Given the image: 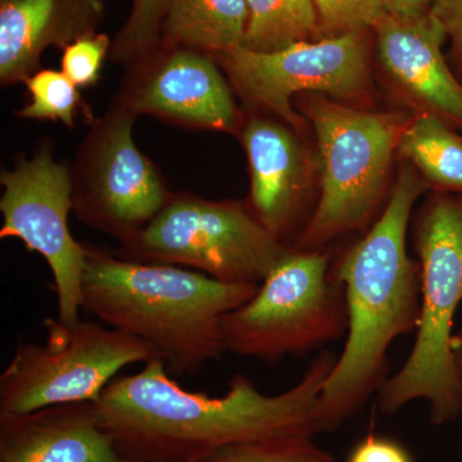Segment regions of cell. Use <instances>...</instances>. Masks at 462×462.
Returning a JSON list of instances; mask_svg holds the SVG:
<instances>
[{"instance_id":"1","label":"cell","mask_w":462,"mask_h":462,"mask_svg":"<svg viewBox=\"0 0 462 462\" xmlns=\"http://www.w3.org/2000/svg\"><path fill=\"white\" fill-rule=\"evenodd\" d=\"M337 358L320 352L294 387L275 396L236 374L221 397L182 388L165 361L154 360L112 380L94 411L127 460L199 462L240 443L315 436L316 407Z\"/></svg>"},{"instance_id":"2","label":"cell","mask_w":462,"mask_h":462,"mask_svg":"<svg viewBox=\"0 0 462 462\" xmlns=\"http://www.w3.org/2000/svg\"><path fill=\"white\" fill-rule=\"evenodd\" d=\"M430 185L402 162L375 224L345 249L331 270L346 291L348 330L315 411V431L338 430L389 378L388 351L416 331L420 316V264L407 252L413 206Z\"/></svg>"},{"instance_id":"3","label":"cell","mask_w":462,"mask_h":462,"mask_svg":"<svg viewBox=\"0 0 462 462\" xmlns=\"http://www.w3.org/2000/svg\"><path fill=\"white\" fill-rule=\"evenodd\" d=\"M258 287L88 248L83 310L153 346L170 373L190 375L226 352L224 316L251 300Z\"/></svg>"},{"instance_id":"4","label":"cell","mask_w":462,"mask_h":462,"mask_svg":"<svg viewBox=\"0 0 462 462\" xmlns=\"http://www.w3.org/2000/svg\"><path fill=\"white\" fill-rule=\"evenodd\" d=\"M297 100L315 134L319 197L293 248H327L342 236L366 233L384 211L398 143L413 115L402 108L372 111L322 94Z\"/></svg>"},{"instance_id":"5","label":"cell","mask_w":462,"mask_h":462,"mask_svg":"<svg viewBox=\"0 0 462 462\" xmlns=\"http://www.w3.org/2000/svg\"><path fill=\"white\" fill-rule=\"evenodd\" d=\"M416 216L413 245L421 276L416 339L376 401L387 415L413 401H427L431 424L445 425L462 416V374L452 352L455 315L462 302V197L434 191Z\"/></svg>"},{"instance_id":"6","label":"cell","mask_w":462,"mask_h":462,"mask_svg":"<svg viewBox=\"0 0 462 462\" xmlns=\"http://www.w3.org/2000/svg\"><path fill=\"white\" fill-rule=\"evenodd\" d=\"M331 257L328 248L291 247L254 296L224 316L226 352L273 364L346 336V291Z\"/></svg>"},{"instance_id":"7","label":"cell","mask_w":462,"mask_h":462,"mask_svg":"<svg viewBox=\"0 0 462 462\" xmlns=\"http://www.w3.org/2000/svg\"><path fill=\"white\" fill-rule=\"evenodd\" d=\"M289 249L243 203L178 196L115 254L184 267L227 284L260 285Z\"/></svg>"},{"instance_id":"8","label":"cell","mask_w":462,"mask_h":462,"mask_svg":"<svg viewBox=\"0 0 462 462\" xmlns=\"http://www.w3.org/2000/svg\"><path fill=\"white\" fill-rule=\"evenodd\" d=\"M44 328L45 345L18 346L0 376V412L96 402L125 367L162 360L144 340L99 322L48 318Z\"/></svg>"},{"instance_id":"9","label":"cell","mask_w":462,"mask_h":462,"mask_svg":"<svg viewBox=\"0 0 462 462\" xmlns=\"http://www.w3.org/2000/svg\"><path fill=\"white\" fill-rule=\"evenodd\" d=\"M373 32L300 42L272 53L238 48L220 57L231 83L249 106L303 134L310 124L291 106L293 97L322 94L366 107L373 96Z\"/></svg>"},{"instance_id":"10","label":"cell","mask_w":462,"mask_h":462,"mask_svg":"<svg viewBox=\"0 0 462 462\" xmlns=\"http://www.w3.org/2000/svg\"><path fill=\"white\" fill-rule=\"evenodd\" d=\"M5 223L0 238L20 239L41 254L53 275L57 319L66 327L80 322L88 248L72 236L69 215L74 209L75 184L66 166L47 148L0 178Z\"/></svg>"},{"instance_id":"11","label":"cell","mask_w":462,"mask_h":462,"mask_svg":"<svg viewBox=\"0 0 462 462\" xmlns=\"http://www.w3.org/2000/svg\"><path fill=\"white\" fill-rule=\"evenodd\" d=\"M91 157L90 175L74 189V209L89 226L120 240L135 238L169 202L165 185L135 147L132 115L103 125Z\"/></svg>"},{"instance_id":"12","label":"cell","mask_w":462,"mask_h":462,"mask_svg":"<svg viewBox=\"0 0 462 462\" xmlns=\"http://www.w3.org/2000/svg\"><path fill=\"white\" fill-rule=\"evenodd\" d=\"M302 135L284 121L263 117L252 118L242 132L251 173L248 209L288 247L305 229L319 197L318 153Z\"/></svg>"},{"instance_id":"13","label":"cell","mask_w":462,"mask_h":462,"mask_svg":"<svg viewBox=\"0 0 462 462\" xmlns=\"http://www.w3.org/2000/svg\"><path fill=\"white\" fill-rule=\"evenodd\" d=\"M446 41L430 14L416 20L387 16L374 29L380 74L398 105L462 132V81L443 54Z\"/></svg>"},{"instance_id":"14","label":"cell","mask_w":462,"mask_h":462,"mask_svg":"<svg viewBox=\"0 0 462 462\" xmlns=\"http://www.w3.org/2000/svg\"><path fill=\"white\" fill-rule=\"evenodd\" d=\"M129 105L138 114L162 116L220 132H233L238 123L229 84L212 58L196 50L172 51L152 67Z\"/></svg>"},{"instance_id":"15","label":"cell","mask_w":462,"mask_h":462,"mask_svg":"<svg viewBox=\"0 0 462 462\" xmlns=\"http://www.w3.org/2000/svg\"><path fill=\"white\" fill-rule=\"evenodd\" d=\"M0 462H132L97 420L94 402L0 412Z\"/></svg>"},{"instance_id":"16","label":"cell","mask_w":462,"mask_h":462,"mask_svg":"<svg viewBox=\"0 0 462 462\" xmlns=\"http://www.w3.org/2000/svg\"><path fill=\"white\" fill-rule=\"evenodd\" d=\"M102 0H0V79L26 81L42 51L96 33Z\"/></svg>"},{"instance_id":"17","label":"cell","mask_w":462,"mask_h":462,"mask_svg":"<svg viewBox=\"0 0 462 462\" xmlns=\"http://www.w3.org/2000/svg\"><path fill=\"white\" fill-rule=\"evenodd\" d=\"M247 23L245 0H169L162 27L171 44L221 56L242 48Z\"/></svg>"},{"instance_id":"18","label":"cell","mask_w":462,"mask_h":462,"mask_svg":"<svg viewBox=\"0 0 462 462\" xmlns=\"http://www.w3.org/2000/svg\"><path fill=\"white\" fill-rule=\"evenodd\" d=\"M397 157L430 189L462 197V136L433 116L413 115L398 143Z\"/></svg>"},{"instance_id":"19","label":"cell","mask_w":462,"mask_h":462,"mask_svg":"<svg viewBox=\"0 0 462 462\" xmlns=\"http://www.w3.org/2000/svg\"><path fill=\"white\" fill-rule=\"evenodd\" d=\"M248 23L242 48L257 53L320 41L312 0H245Z\"/></svg>"},{"instance_id":"20","label":"cell","mask_w":462,"mask_h":462,"mask_svg":"<svg viewBox=\"0 0 462 462\" xmlns=\"http://www.w3.org/2000/svg\"><path fill=\"white\" fill-rule=\"evenodd\" d=\"M199 462H336V458L316 445L314 436H294L225 447Z\"/></svg>"},{"instance_id":"21","label":"cell","mask_w":462,"mask_h":462,"mask_svg":"<svg viewBox=\"0 0 462 462\" xmlns=\"http://www.w3.org/2000/svg\"><path fill=\"white\" fill-rule=\"evenodd\" d=\"M30 100L21 116L36 120L62 121L67 126L74 125L75 114L81 99L78 87L63 71L42 69L25 81Z\"/></svg>"},{"instance_id":"22","label":"cell","mask_w":462,"mask_h":462,"mask_svg":"<svg viewBox=\"0 0 462 462\" xmlns=\"http://www.w3.org/2000/svg\"><path fill=\"white\" fill-rule=\"evenodd\" d=\"M321 39L374 32L387 17L382 0H312Z\"/></svg>"},{"instance_id":"23","label":"cell","mask_w":462,"mask_h":462,"mask_svg":"<svg viewBox=\"0 0 462 462\" xmlns=\"http://www.w3.org/2000/svg\"><path fill=\"white\" fill-rule=\"evenodd\" d=\"M169 0H134L132 14L115 42L116 57L144 56L156 45Z\"/></svg>"},{"instance_id":"24","label":"cell","mask_w":462,"mask_h":462,"mask_svg":"<svg viewBox=\"0 0 462 462\" xmlns=\"http://www.w3.org/2000/svg\"><path fill=\"white\" fill-rule=\"evenodd\" d=\"M108 50L105 33L83 36L63 50L62 71L78 88L96 84Z\"/></svg>"},{"instance_id":"25","label":"cell","mask_w":462,"mask_h":462,"mask_svg":"<svg viewBox=\"0 0 462 462\" xmlns=\"http://www.w3.org/2000/svg\"><path fill=\"white\" fill-rule=\"evenodd\" d=\"M430 14L451 42L452 65L462 81V0H434Z\"/></svg>"},{"instance_id":"26","label":"cell","mask_w":462,"mask_h":462,"mask_svg":"<svg viewBox=\"0 0 462 462\" xmlns=\"http://www.w3.org/2000/svg\"><path fill=\"white\" fill-rule=\"evenodd\" d=\"M346 462H412V458L400 443L372 434L355 446Z\"/></svg>"},{"instance_id":"27","label":"cell","mask_w":462,"mask_h":462,"mask_svg":"<svg viewBox=\"0 0 462 462\" xmlns=\"http://www.w3.org/2000/svg\"><path fill=\"white\" fill-rule=\"evenodd\" d=\"M387 16L397 20H416L428 16L434 0H382Z\"/></svg>"},{"instance_id":"28","label":"cell","mask_w":462,"mask_h":462,"mask_svg":"<svg viewBox=\"0 0 462 462\" xmlns=\"http://www.w3.org/2000/svg\"><path fill=\"white\" fill-rule=\"evenodd\" d=\"M452 352H454L456 365L462 374V328L452 338Z\"/></svg>"}]
</instances>
